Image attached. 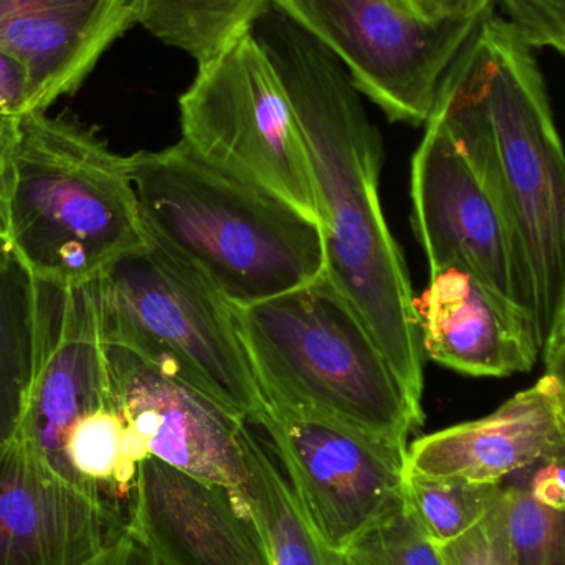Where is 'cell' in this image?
Returning a JSON list of instances; mask_svg holds the SVG:
<instances>
[{
  "mask_svg": "<svg viewBox=\"0 0 565 565\" xmlns=\"http://www.w3.org/2000/svg\"><path fill=\"white\" fill-rule=\"evenodd\" d=\"M108 354L116 404L148 458L244 494L250 424L128 349Z\"/></svg>",
  "mask_w": 565,
  "mask_h": 565,
  "instance_id": "11",
  "label": "cell"
},
{
  "mask_svg": "<svg viewBox=\"0 0 565 565\" xmlns=\"http://www.w3.org/2000/svg\"><path fill=\"white\" fill-rule=\"evenodd\" d=\"M132 25L136 0H0V53L26 73L32 111H46Z\"/></svg>",
  "mask_w": 565,
  "mask_h": 565,
  "instance_id": "16",
  "label": "cell"
},
{
  "mask_svg": "<svg viewBox=\"0 0 565 565\" xmlns=\"http://www.w3.org/2000/svg\"><path fill=\"white\" fill-rule=\"evenodd\" d=\"M179 111L181 141L199 158L316 218L301 129L254 33L199 65L194 82L179 98Z\"/></svg>",
  "mask_w": 565,
  "mask_h": 565,
  "instance_id": "7",
  "label": "cell"
},
{
  "mask_svg": "<svg viewBox=\"0 0 565 565\" xmlns=\"http://www.w3.org/2000/svg\"><path fill=\"white\" fill-rule=\"evenodd\" d=\"M561 457H565V384L546 372L493 414L417 438L407 450V471L501 484Z\"/></svg>",
  "mask_w": 565,
  "mask_h": 565,
  "instance_id": "14",
  "label": "cell"
},
{
  "mask_svg": "<svg viewBox=\"0 0 565 565\" xmlns=\"http://www.w3.org/2000/svg\"><path fill=\"white\" fill-rule=\"evenodd\" d=\"M531 49L565 45V0H498Z\"/></svg>",
  "mask_w": 565,
  "mask_h": 565,
  "instance_id": "23",
  "label": "cell"
},
{
  "mask_svg": "<svg viewBox=\"0 0 565 565\" xmlns=\"http://www.w3.org/2000/svg\"><path fill=\"white\" fill-rule=\"evenodd\" d=\"M258 425L316 530L338 553L404 504L408 448L271 398Z\"/></svg>",
  "mask_w": 565,
  "mask_h": 565,
  "instance_id": "9",
  "label": "cell"
},
{
  "mask_svg": "<svg viewBox=\"0 0 565 565\" xmlns=\"http://www.w3.org/2000/svg\"><path fill=\"white\" fill-rule=\"evenodd\" d=\"M128 526V508L63 477L15 434L0 440V565H79Z\"/></svg>",
  "mask_w": 565,
  "mask_h": 565,
  "instance_id": "12",
  "label": "cell"
},
{
  "mask_svg": "<svg viewBox=\"0 0 565 565\" xmlns=\"http://www.w3.org/2000/svg\"><path fill=\"white\" fill-rule=\"evenodd\" d=\"M425 126L411 198L430 275L467 271L536 318L533 278L497 199L444 122L430 116Z\"/></svg>",
  "mask_w": 565,
  "mask_h": 565,
  "instance_id": "10",
  "label": "cell"
},
{
  "mask_svg": "<svg viewBox=\"0 0 565 565\" xmlns=\"http://www.w3.org/2000/svg\"><path fill=\"white\" fill-rule=\"evenodd\" d=\"M546 372L556 375L565 384V339H551L544 344Z\"/></svg>",
  "mask_w": 565,
  "mask_h": 565,
  "instance_id": "28",
  "label": "cell"
},
{
  "mask_svg": "<svg viewBox=\"0 0 565 565\" xmlns=\"http://www.w3.org/2000/svg\"><path fill=\"white\" fill-rule=\"evenodd\" d=\"M514 565H565V457L501 483Z\"/></svg>",
  "mask_w": 565,
  "mask_h": 565,
  "instance_id": "19",
  "label": "cell"
},
{
  "mask_svg": "<svg viewBox=\"0 0 565 565\" xmlns=\"http://www.w3.org/2000/svg\"><path fill=\"white\" fill-rule=\"evenodd\" d=\"M497 199L533 278L544 344L565 291V151L533 49L484 13L441 78L431 115Z\"/></svg>",
  "mask_w": 565,
  "mask_h": 565,
  "instance_id": "2",
  "label": "cell"
},
{
  "mask_svg": "<svg viewBox=\"0 0 565 565\" xmlns=\"http://www.w3.org/2000/svg\"><path fill=\"white\" fill-rule=\"evenodd\" d=\"M254 35L280 76L305 139L326 277L422 402L420 322L404 255L382 211V139L362 93L344 65L277 7L258 20Z\"/></svg>",
  "mask_w": 565,
  "mask_h": 565,
  "instance_id": "1",
  "label": "cell"
},
{
  "mask_svg": "<svg viewBox=\"0 0 565 565\" xmlns=\"http://www.w3.org/2000/svg\"><path fill=\"white\" fill-rule=\"evenodd\" d=\"M10 255L9 254V245H7L6 237L0 234V255Z\"/></svg>",
  "mask_w": 565,
  "mask_h": 565,
  "instance_id": "31",
  "label": "cell"
},
{
  "mask_svg": "<svg viewBox=\"0 0 565 565\" xmlns=\"http://www.w3.org/2000/svg\"><path fill=\"white\" fill-rule=\"evenodd\" d=\"M10 258L60 288L98 280L149 245L128 158L46 111L17 118L10 161Z\"/></svg>",
  "mask_w": 565,
  "mask_h": 565,
  "instance_id": "4",
  "label": "cell"
},
{
  "mask_svg": "<svg viewBox=\"0 0 565 565\" xmlns=\"http://www.w3.org/2000/svg\"><path fill=\"white\" fill-rule=\"evenodd\" d=\"M500 494L501 484H475L407 471L404 503L425 536L441 547L473 530Z\"/></svg>",
  "mask_w": 565,
  "mask_h": 565,
  "instance_id": "20",
  "label": "cell"
},
{
  "mask_svg": "<svg viewBox=\"0 0 565 565\" xmlns=\"http://www.w3.org/2000/svg\"><path fill=\"white\" fill-rule=\"evenodd\" d=\"M348 70L392 121L425 125L438 86L481 17L431 22L397 0H274ZM488 13V12H487Z\"/></svg>",
  "mask_w": 565,
  "mask_h": 565,
  "instance_id": "8",
  "label": "cell"
},
{
  "mask_svg": "<svg viewBox=\"0 0 565 565\" xmlns=\"http://www.w3.org/2000/svg\"><path fill=\"white\" fill-rule=\"evenodd\" d=\"M10 260H12V258H10V255H0V280H2L3 274H6Z\"/></svg>",
  "mask_w": 565,
  "mask_h": 565,
  "instance_id": "30",
  "label": "cell"
},
{
  "mask_svg": "<svg viewBox=\"0 0 565 565\" xmlns=\"http://www.w3.org/2000/svg\"><path fill=\"white\" fill-rule=\"evenodd\" d=\"M405 9L425 20L465 19L490 12L497 0H397Z\"/></svg>",
  "mask_w": 565,
  "mask_h": 565,
  "instance_id": "25",
  "label": "cell"
},
{
  "mask_svg": "<svg viewBox=\"0 0 565 565\" xmlns=\"http://www.w3.org/2000/svg\"><path fill=\"white\" fill-rule=\"evenodd\" d=\"M344 559L345 565H445L440 551L425 536L405 503L355 541Z\"/></svg>",
  "mask_w": 565,
  "mask_h": 565,
  "instance_id": "21",
  "label": "cell"
},
{
  "mask_svg": "<svg viewBox=\"0 0 565 565\" xmlns=\"http://www.w3.org/2000/svg\"><path fill=\"white\" fill-rule=\"evenodd\" d=\"M149 237L244 308L318 280V221L179 141L128 156Z\"/></svg>",
  "mask_w": 565,
  "mask_h": 565,
  "instance_id": "3",
  "label": "cell"
},
{
  "mask_svg": "<svg viewBox=\"0 0 565 565\" xmlns=\"http://www.w3.org/2000/svg\"><path fill=\"white\" fill-rule=\"evenodd\" d=\"M79 565H158L145 544L126 527L121 536Z\"/></svg>",
  "mask_w": 565,
  "mask_h": 565,
  "instance_id": "26",
  "label": "cell"
},
{
  "mask_svg": "<svg viewBox=\"0 0 565 565\" xmlns=\"http://www.w3.org/2000/svg\"><path fill=\"white\" fill-rule=\"evenodd\" d=\"M106 342L211 395L250 425L265 397L234 306L202 275L149 237L96 280Z\"/></svg>",
  "mask_w": 565,
  "mask_h": 565,
  "instance_id": "6",
  "label": "cell"
},
{
  "mask_svg": "<svg viewBox=\"0 0 565 565\" xmlns=\"http://www.w3.org/2000/svg\"><path fill=\"white\" fill-rule=\"evenodd\" d=\"M32 111L29 78L19 62L0 53V115Z\"/></svg>",
  "mask_w": 565,
  "mask_h": 565,
  "instance_id": "24",
  "label": "cell"
},
{
  "mask_svg": "<svg viewBox=\"0 0 565 565\" xmlns=\"http://www.w3.org/2000/svg\"><path fill=\"white\" fill-rule=\"evenodd\" d=\"M17 118L19 116L0 115V234L6 241L9 225L10 161L15 141Z\"/></svg>",
  "mask_w": 565,
  "mask_h": 565,
  "instance_id": "27",
  "label": "cell"
},
{
  "mask_svg": "<svg viewBox=\"0 0 565 565\" xmlns=\"http://www.w3.org/2000/svg\"><path fill=\"white\" fill-rule=\"evenodd\" d=\"M445 565H514L501 494L487 516L454 543L438 547Z\"/></svg>",
  "mask_w": 565,
  "mask_h": 565,
  "instance_id": "22",
  "label": "cell"
},
{
  "mask_svg": "<svg viewBox=\"0 0 565 565\" xmlns=\"http://www.w3.org/2000/svg\"><path fill=\"white\" fill-rule=\"evenodd\" d=\"M557 52L563 53V55L565 56V45L561 46V49L557 50Z\"/></svg>",
  "mask_w": 565,
  "mask_h": 565,
  "instance_id": "32",
  "label": "cell"
},
{
  "mask_svg": "<svg viewBox=\"0 0 565 565\" xmlns=\"http://www.w3.org/2000/svg\"><path fill=\"white\" fill-rule=\"evenodd\" d=\"M234 312L265 398L408 448L422 402L326 274Z\"/></svg>",
  "mask_w": 565,
  "mask_h": 565,
  "instance_id": "5",
  "label": "cell"
},
{
  "mask_svg": "<svg viewBox=\"0 0 565 565\" xmlns=\"http://www.w3.org/2000/svg\"><path fill=\"white\" fill-rule=\"evenodd\" d=\"M126 527L158 565H270L245 494L156 458L139 465Z\"/></svg>",
  "mask_w": 565,
  "mask_h": 565,
  "instance_id": "13",
  "label": "cell"
},
{
  "mask_svg": "<svg viewBox=\"0 0 565 565\" xmlns=\"http://www.w3.org/2000/svg\"><path fill=\"white\" fill-rule=\"evenodd\" d=\"M425 355L477 377L527 372L543 354L536 318L463 270L430 275L415 298Z\"/></svg>",
  "mask_w": 565,
  "mask_h": 565,
  "instance_id": "15",
  "label": "cell"
},
{
  "mask_svg": "<svg viewBox=\"0 0 565 565\" xmlns=\"http://www.w3.org/2000/svg\"><path fill=\"white\" fill-rule=\"evenodd\" d=\"M551 339H565V291L563 301H561L559 305V309H557L556 319H554L553 329H551V334L550 338H547V341H551Z\"/></svg>",
  "mask_w": 565,
  "mask_h": 565,
  "instance_id": "29",
  "label": "cell"
},
{
  "mask_svg": "<svg viewBox=\"0 0 565 565\" xmlns=\"http://www.w3.org/2000/svg\"><path fill=\"white\" fill-rule=\"evenodd\" d=\"M271 6L274 0H136V23L204 65L254 33Z\"/></svg>",
  "mask_w": 565,
  "mask_h": 565,
  "instance_id": "18",
  "label": "cell"
},
{
  "mask_svg": "<svg viewBox=\"0 0 565 565\" xmlns=\"http://www.w3.org/2000/svg\"><path fill=\"white\" fill-rule=\"evenodd\" d=\"M245 501L260 531L270 565H345L332 550L282 473L268 445L252 431L247 445Z\"/></svg>",
  "mask_w": 565,
  "mask_h": 565,
  "instance_id": "17",
  "label": "cell"
}]
</instances>
